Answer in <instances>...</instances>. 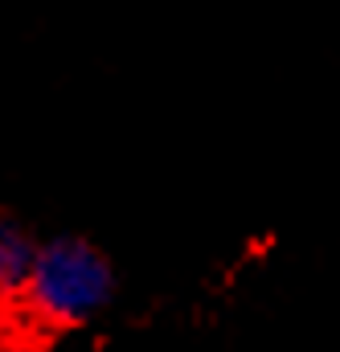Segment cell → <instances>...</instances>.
Segmentation results:
<instances>
[{
	"instance_id": "cell-1",
	"label": "cell",
	"mask_w": 340,
	"mask_h": 352,
	"mask_svg": "<svg viewBox=\"0 0 340 352\" xmlns=\"http://www.w3.org/2000/svg\"><path fill=\"white\" fill-rule=\"evenodd\" d=\"M115 295V270L86 238H50L37 246L21 307L45 328H78Z\"/></svg>"
},
{
	"instance_id": "cell-2",
	"label": "cell",
	"mask_w": 340,
	"mask_h": 352,
	"mask_svg": "<svg viewBox=\"0 0 340 352\" xmlns=\"http://www.w3.org/2000/svg\"><path fill=\"white\" fill-rule=\"evenodd\" d=\"M37 258V242L21 221L0 213V307H17L29 283V270Z\"/></svg>"
}]
</instances>
